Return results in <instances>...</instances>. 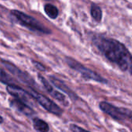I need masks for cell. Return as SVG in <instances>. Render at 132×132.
<instances>
[{
    "label": "cell",
    "instance_id": "obj_1",
    "mask_svg": "<svg viewBox=\"0 0 132 132\" xmlns=\"http://www.w3.org/2000/svg\"><path fill=\"white\" fill-rule=\"evenodd\" d=\"M94 43L106 59L117 65L120 70L132 74V55L122 43L102 37L95 38Z\"/></svg>",
    "mask_w": 132,
    "mask_h": 132
},
{
    "label": "cell",
    "instance_id": "obj_2",
    "mask_svg": "<svg viewBox=\"0 0 132 132\" xmlns=\"http://www.w3.org/2000/svg\"><path fill=\"white\" fill-rule=\"evenodd\" d=\"M11 15L16 20V21L21 24L22 26L27 27V29L40 34H50L51 31L43 26L39 21H37L35 18L23 13L16 10H13L11 11Z\"/></svg>",
    "mask_w": 132,
    "mask_h": 132
},
{
    "label": "cell",
    "instance_id": "obj_3",
    "mask_svg": "<svg viewBox=\"0 0 132 132\" xmlns=\"http://www.w3.org/2000/svg\"><path fill=\"white\" fill-rule=\"evenodd\" d=\"M100 108L107 115L117 120H129L132 122V110L117 107L107 102H101Z\"/></svg>",
    "mask_w": 132,
    "mask_h": 132
},
{
    "label": "cell",
    "instance_id": "obj_4",
    "mask_svg": "<svg viewBox=\"0 0 132 132\" xmlns=\"http://www.w3.org/2000/svg\"><path fill=\"white\" fill-rule=\"evenodd\" d=\"M66 61H67L68 64L72 69H74L75 71H76L79 74H81L84 79H88V80H93V81H96L97 82H101V83H106L107 82V81L104 78H103L101 76H100L96 72L86 68L85 66L81 64L76 60L68 57L67 58H66Z\"/></svg>",
    "mask_w": 132,
    "mask_h": 132
},
{
    "label": "cell",
    "instance_id": "obj_5",
    "mask_svg": "<svg viewBox=\"0 0 132 132\" xmlns=\"http://www.w3.org/2000/svg\"><path fill=\"white\" fill-rule=\"evenodd\" d=\"M30 93L34 98V100L47 111L51 113H53L57 116H61L62 114V110L60 106H58L54 102L51 100L48 97L45 96L43 94L37 93L34 89H30Z\"/></svg>",
    "mask_w": 132,
    "mask_h": 132
},
{
    "label": "cell",
    "instance_id": "obj_6",
    "mask_svg": "<svg viewBox=\"0 0 132 132\" xmlns=\"http://www.w3.org/2000/svg\"><path fill=\"white\" fill-rule=\"evenodd\" d=\"M6 91L15 99L23 102L29 106L34 104V98L33 97L31 93L15 84L7 85Z\"/></svg>",
    "mask_w": 132,
    "mask_h": 132
},
{
    "label": "cell",
    "instance_id": "obj_7",
    "mask_svg": "<svg viewBox=\"0 0 132 132\" xmlns=\"http://www.w3.org/2000/svg\"><path fill=\"white\" fill-rule=\"evenodd\" d=\"M38 78H39L40 81L41 82V83L43 84V86H44L46 91H47V92L54 99L57 100V101H59L61 103H62V104L64 105V106H68V105H69V102H68L67 99H66L65 96H64L63 93H60L59 91H57V89H55L50 84V82H49L45 78H44L43 76H41L40 75L38 76Z\"/></svg>",
    "mask_w": 132,
    "mask_h": 132
},
{
    "label": "cell",
    "instance_id": "obj_8",
    "mask_svg": "<svg viewBox=\"0 0 132 132\" xmlns=\"http://www.w3.org/2000/svg\"><path fill=\"white\" fill-rule=\"evenodd\" d=\"M10 105L12 108H13L14 110H17L18 112H20L21 113L27 116V117H31L32 115L34 114V110L30 107V106H29L28 104L17 100V99H11L9 101Z\"/></svg>",
    "mask_w": 132,
    "mask_h": 132
},
{
    "label": "cell",
    "instance_id": "obj_9",
    "mask_svg": "<svg viewBox=\"0 0 132 132\" xmlns=\"http://www.w3.org/2000/svg\"><path fill=\"white\" fill-rule=\"evenodd\" d=\"M3 64L6 66V68L8 69V70L12 72L13 75H15L16 76H17L21 81H23V82L27 83V84H30L32 82L30 78L27 76V75H25L23 72H21L18 68H16L15 65H13L12 63L9 62V61H3Z\"/></svg>",
    "mask_w": 132,
    "mask_h": 132
},
{
    "label": "cell",
    "instance_id": "obj_10",
    "mask_svg": "<svg viewBox=\"0 0 132 132\" xmlns=\"http://www.w3.org/2000/svg\"><path fill=\"white\" fill-rule=\"evenodd\" d=\"M50 81H51V82L54 86H56L57 88H58L59 89L62 90L64 93H67V94L70 95L71 97H75V94L70 90V89H69L67 86H66L63 82H61V80H59V79H57L56 77L51 76V77H50Z\"/></svg>",
    "mask_w": 132,
    "mask_h": 132
},
{
    "label": "cell",
    "instance_id": "obj_11",
    "mask_svg": "<svg viewBox=\"0 0 132 132\" xmlns=\"http://www.w3.org/2000/svg\"><path fill=\"white\" fill-rule=\"evenodd\" d=\"M33 124H34V129L39 132H48L50 130V127L47 123L43 120L42 119H40L37 117H35L33 119Z\"/></svg>",
    "mask_w": 132,
    "mask_h": 132
},
{
    "label": "cell",
    "instance_id": "obj_12",
    "mask_svg": "<svg viewBox=\"0 0 132 132\" xmlns=\"http://www.w3.org/2000/svg\"><path fill=\"white\" fill-rule=\"evenodd\" d=\"M45 13L50 17L51 19H56L58 16L59 12L56 6H53L52 4H46L44 7Z\"/></svg>",
    "mask_w": 132,
    "mask_h": 132
},
{
    "label": "cell",
    "instance_id": "obj_13",
    "mask_svg": "<svg viewBox=\"0 0 132 132\" xmlns=\"http://www.w3.org/2000/svg\"><path fill=\"white\" fill-rule=\"evenodd\" d=\"M90 13H91L92 17L93 18V20L95 21H96L97 23H100L101 21V20H102V15L103 14H102L101 8L98 5L95 4V3L92 4Z\"/></svg>",
    "mask_w": 132,
    "mask_h": 132
},
{
    "label": "cell",
    "instance_id": "obj_14",
    "mask_svg": "<svg viewBox=\"0 0 132 132\" xmlns=\"http://www.w3.org/2000/svg\"><path fill=\"white\" fill-rule=\"evenodd\" d=\"M13 81V79L3 69L0 68V82L10 85V84H13L12 83Z\"/></svg>",
    "mask_w": 132,
    "mask_h": 132
},
{
    "label": "cell",
    "instance_id": "obj_15",
    "mask_svg": "<svg viewBox=\"0 0 132 132\" xmlns=\"http://www.w3.org/2000/svg\"><path fill=\"white\" fill-rule=\"evenodd\" d=\"M70 129L72 132H89L86 130H85L84 128L79 127L76 124H71L70 126Z\"/></svg>",
    "mask_w": 132,
    "mask_h": 132
},
{
    "label": "cell",
    "instance_id": "obj_16",
    "mask_svg": "<svg viewBox=\"0 0 132 132\" xmlns=\"http://www.w3.org/2000/svg\"><path fill=\"white\" fill-rule=\"evenodd\" d=\"M34 65L36 66V67L39 70H44V66L40 63H39V62H34Z\"/></svg>",
    "mask_w": 132,
    "mask_h": 132
},
{
    "label": "cell",
    "instance_id": "obj_17",
    "mask_svg": "<svg viewBox=\"0 0 132 132\" xmlns=\"http://www.w3.org/2000/svg\"><path fill=\"white\" fill-rule=\"evenodd\" d=\"M3 123V118L2 116H0V123Z\"/></svg>",
    "mask_w": 132,
    "mask_h": 132
}]
</instances>
